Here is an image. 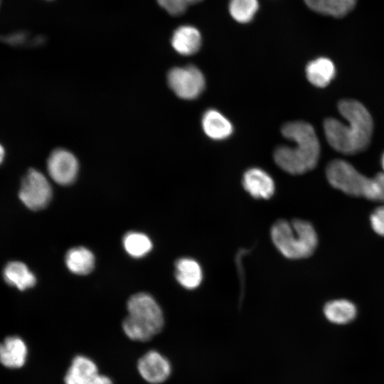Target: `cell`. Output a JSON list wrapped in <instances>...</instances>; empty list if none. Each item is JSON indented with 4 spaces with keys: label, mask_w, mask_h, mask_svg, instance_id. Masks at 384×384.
<instances>
[{
    "label": "cell",
    "mask_w": 384,
    "mask_h": 384,
    "mask_svg": "<svg viewBox=\"0 0 384 384\" xmlns=\"http://www.w3.org/2000/svg\"><path fill=\"white\" fill-rule=\"evenodd\" d=\"M338 109L347 124L335 118L326 119L324 130L328 143L343 154L364 151L370 144L373 130L370 112L362 103L352 99L339 101Z\"/></svg>",
    "instance_id": "1"
},
{
    "label": "cell",
    "mask_w": 384,
    "mask_h": 384,
    "mask_svg": "<svg viewBox=\"0 0 384 384\" xmlns=\"http://www.w3.org/2000/svg\"><path fill=\"white\" fill-rule=\"evenodd\" d=\"M283 136L292 140L295 146H281L274 154L275 163L291 174H302L313 169L318 162L320 146L313 127L305 122H293L283 125Z\"/></svg>",
    "instance_id": "2"
},
{
    "label": "cell",
    "mask_w": 384,
    "mask_h": 384,
    "mask_svg": "<svg viewBox=\"0 0 384 384\" xmlns=\"http://www.w3.org/2000/svg\"><path fill=\"white\" fill-rule=\"evenodd\" d=\"M326 174L334 188L347 195L384 203V172L367 177L348 161L334 159L327 165Z\"/></svg>",
    "instance_id": "3"
},
{
    "label": "cell",
    "mask_w": 384,
    "mask_h": 384,
    "mask_svg": "<svg viewBox=\"0 0 384 384\" xmlns=\"http://www.w3.org/2000/svg\"><path fill=\"white\" fill-rule=\"evenodd\" d=\"M127 306L128 315L122 322V329L129 339L146 342L162 330V310L150 294L141 292L132 295Z\"/></svg>",
    "instance_id": "4"
},
{
    "label": "cell",
    "mask_w": 384,
    "mask_h": 384,
    "mask_svg": "<svg viewBox=\"0 0 384 384\" xmlns=\"http://www.w3.org/2000/svg\"><path fill=\"white\" fill-rule=\"evenodd\" d=\"M271 238L277 249L289 259H303L315 251L318 238L308 221L279 220L272 226Z\"/></svg>",
    "instance_id": "5"
},
{
    "label": "cell",
    "mask_w": 384,
    "mask_h": 384,
    "mask_svg": "<svg viewBox=\"0 0 384 384\" xmlns=\"http://www.w3.org/2000/svg\"><path fill=\"white\" fill-rule=\"evenodd\" d=\"M20 200L29 209L45 208L52 198V188L41 171L31 169L22 179L18 194Z\"/></svg>",
    "instance_id": "6"
},
{
    "label": "cell",
    "mask_w": 384,
    "mask_h": 384,
    "mask_svg": "<svg viewBox=\"0 0 384 384\" xmlns=\"http://www.w3.org/2000/svg\"><path fill=\"white\" fill-rule=\"evenodd\" d=\"M167 80L174 92L184 100L196 98L205 87L203 73L192 65L172 68L168 73Z\"/></svg>",
    "instance_id": "7"
},
{
    "label": "cell",
    "mask_w": 384,
    "mask_h": 384,
    "mask_svg": "<svg viewBox=\"0 0 384 384\" xmlns=\"http://www.w3.org/2000/svg\"><path fill=\"white\" fill-rule=\"evenodd\" d=\"M79 169L78 159L70 151L57 149L51 152L47 161L50 178L60 185H69L76 178Z\"/></svg>",
    "instance_id": "8"
},
{
    "label": "cell",
    "mask_w": 384,
    "mask_h": 384,
    "mask_svg": "<svg viewBox=\"0 0 384 384\" xmlns=\"http://www.w3.org/2000/svg\"><path fill=\"white\" fill-rule=\"evenodd\" d=\"M137 368L140 376L150 384H161L171 373V365L168 358L155 350H150L142 356Z\"/></svg>",
    "instance_id": "9"
},
{
    "label": "cell",
    "mask_w": 384,
    "mask_h": 384,
    "mask_svg": "<svg viewBox=\"0 0 384 384\" xmlns=\"http://www.w3.org/2000/svg\"><path fill=\"white\" fill-rule=\"evenodd\" d=\"M242 185L247 192L257 199L271 198L275 190L272 177L259 168H252L245 172Z\"/></svg>",
    "instance_id": "10"
},
{
    "label": "cell",
    "mask_w": 384,
    "mask_h": 384,
    "mask_svg": "<svg viewBox=\"0 0 384 384\" xmlns=\"http://www.w3.org/2000/svg\"><path fill=\"white\" fill-rule=\"evenodd\" d=\"M28 355L24 341L16 336L6 337L0 343V363L9 368L22 367Z\"/></svg>",
    "instance_id": "11"
},
{
    "label": "cell",
    "mask_w": 384,
    "mask_h": 384,
    "mask_svg": "<svg viewBox=\"0 0 384 384\" xmlns=\"http://www.w3.org/2000/svg\"><path fill=\"white\" fill-rule=\"evenodd\" d=\"M173 48L179 54L191 55L198 52L202 43V37L197 28L191 25L178 26L173 33Z\"/></svg>",
    "instance_id": "12"
},
{
    "label": "cell",
    "mask_w": 384,
    "mask_h": 384,
    "mask_svg": "<svg viewBox=\"0 0 384 384\" xmlns=\"http://www.w3.org/2000/svg\"><path fill=\"white\" fill-rule=\"evenodd\" d=\"M99 373L93 360L83 355L76 356L64 377L65 384H87Z\"/></svg>",
    "instance_id": "13"
},
{
    "label": "cell",
    "mask_w": 384,
    "mask_h": 384,
    "mask_svg": "<svg viewBox=\"0 0 384 384\" xmlns=\"http://www.w3.org/2000/svg\"><path fill=\"white\" fill-rule=\"evenodd\" d=\"M175 276L178 282L184 288H197L203 280V270L194 259L182 257L175 263Z\"/></svg>",
    "instance_id": "14"
},
{
    "label": "cell",
    "mask_w": 384,
    "mask_h": 384,
    "mask_svg": "<svg viewBox=\"0 0 384 384\" xmlns=\"http://www.w3.org/2000/svg\"><path fill=\"white\" fill-rule=\"evenodd\" d=\"M336 69L334 63L327 58H319L310 61L306 67L308 80L314 86L324 87L335 76Z\"/></svg>",
    "instance_id": "15"
},
{
    "label": "cell",
    "mask_w": 384,
    "mask_h": 384,
    "mask_svg": "<svg viewBox=\"0 0 384 384\" xmlns=\"http://www.w3.org/2000/svg\"><path fill=\"white\" fill-rule=\"evenodd\" d=\"M202 126L206 134L213 139H225L233 132L230 121L215 110H209L204 113Z\"/></svg>",
    "instance_id": "16"
},
{
    "label": "cell",
    "mask_w": 384,
    "mask_h": 384,
    "mask_svg": "<svg viewBox=\"0 0 384 384\" xmlns=\"http://www.w3.org/2000/svg\"><path fill=\"white\" fill-rule=\"evenodd\" d=\"M324 314L330 322L343 325L356 318L357 309L353 303L347 299H335L325 304Z\"/></svg>",
    "instance_id": "17"
},
{
    "label": "cell",
    "mask_w": 384,
    "mask_h": 384,
    "mask_svg": "<svg viewBox=\"0 0 384 384\" xmlns=\"http://www.w3.org/2000/svg\"><path fill=\"white\" fill-rule=\"evenodd\" d=\"M4 278L6 283L25 290L35 285L36 279L28 267L19 261H13L6 265L4 270Z\"/></svg>",
    "instance_id": "18"
},
{
    "label": "cell",
    "mask_w": 384,
    "mask_h": 384,
    "mask_svg": "<svg viewBox=\"0 0 384 384\" xmlns=\"http://www.w3.org/2000/svg\"><path fill=\"white\" fill-rule=\"evenodd\" d=\"M65 264L71 272L85 275L90 273L94 268L95 256L85 247H75L67 252Z\"/></svg>",
    "instance_id": "19"
},
{
    "label": "cell",
    "mask_w": 384,
    "mask_h": 384,
    "mask_svg": "<svg viewBox=\"0 0 384 384\" xmlns=\"http://www.w3.org/2000/svg\"><path fill=\"white\" fill-rule=\"evenodd\" d=\"M304 1L312 11L336 18L346 16L356 4V0H304Z\"/></svg>",
    "instance_id": "20"
},
{
    "label": "cell",
    "mask_w": 384,
    "mask_h": 384,
    "mask_svg": "<svg viewBox=\"0 0 384 384\" xmlns=\"http://www.w3.org/2000/svg\"><path fill=\"white\" fill-rule=\"evenodd\" d=\"M123 245L126 252L136 258L145 256L152 248L150 238L139 232L127 233L123 238Z\"/></svg>",
    "instance_id": "21"
},
{
    "label": "cell",
    "mask_w": 384,
    "mask_h": 384,
    "mask_svg": "<svg viewBox=\"0 0 384 384\" xmlns=\"http://www.w3.org/2000/svg\"><path fill=\"white\" fill-rule=\"evenodd\" d=\"M259 9L258 0H230L228 11L231 17L237 22H250Z\"/></svg>",
    "instance_id": "22"
},
{
    "label": "cell",
    "mask_w": 384,
    "mask_h": 384,
    "mask_svg": "<svg viewBox=\"0 0 384 384\" xmlns=\"http://www.w3.org/2000/svg\"><path fill=\"white\" fill-rule=\"evenodd\" d=\"M159 5L169 14L178 16L183 14L188 5L183 0H156Z\"/></svg>",
    "instance_id": "23"
},
{
    "label": "cell",
    "mask_w": 384,
    "mask_h": 384,
    "mask_svg": "<svg viewBox=\"0 0 384 384\" xmlns=\"http://www.w3.org/2000/svg\"><path fill=\"white\" fill-rule=\"evenodd\" d=\"M373 230L379 235L384 236V205L375 208L370 216Z\"/></svg>",
    "instance_id": "24"
},
{
    "label": "cell",
    "mask_w": 384,
    "mask_h": 384,
    "mask_svg": "<svg viewBox=\"0 0 384 384\" xmlns=\"http://www.w3.org/2000/svg\"><path fill=\"white\" fill-rule=\"evenodd\" d=\"M87 384H113V382L108 376L98 373Z\"/></svg>",
    "instance_id": "25"
},
{
    "label": "cell",
    "mask_w": 384,
    "mask_h": 384,
    "mask_svg": "<svg viewBox=\"0 0 384 384\" xmlns=\"http://www.w3.org/2000/svg\"><path fill=\"white\" fill-rule=\"evenodd\" d=\"M5 156V150L3 146L0 144V164L3 162Z\"/></svg>",
    "instance_id": "26"
},
{
    "label": "cell",
    "mask_w": 384,
    "mask_h": 384,
    "mask_svg": "<svg viewBox=\"0 0 384 384\" xmlns=\"http://www.w3.org/2000/svg\"><path fill=\"white\" fill-rule=\"evenodd\" d=\"M188 6L200 3L203 0H183Z\"/></svg>",
    "instance_id": "27"
},
{
    "label": "cell",
    "mask_w": 384,
    "mask_h": 384,
    "mask_svg": "<svg viewBox=\"0 0 384 384\" xmlns=\"http://www.w3.org/2000/svg\"><path fill=\"white\" fill-rule=\"evenodd\" d=\"M381 165H382L383 169L384 171V153H383V154L382 155V157H381Z\"/></svg>",
    "instance_id": "28"
}]
</instances>
